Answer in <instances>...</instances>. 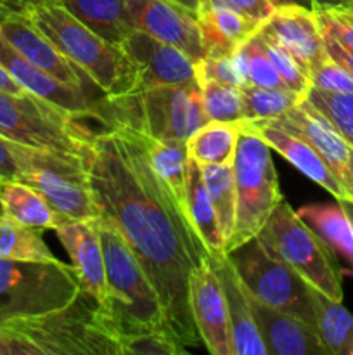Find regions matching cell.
Masks as SVG:
<instances>
[{
    "label": "cell",
    "mask_w": 353,
    "mask_h": 355,
    "mask_svg": "<svg viewBox=\"0 0 353 355\" xmlns=\"http://www.w3.org/2000/svg\"><path fill=\"white\" fill-rule=\"evenodd\" d=\"M99 217L113 222L156 288L172 335L199 345L189 276L208 259L203 241L149 165L141 139L123 125L96 130L87 155Z\"/></svg>",
    "instance_id": "obj_1"
},
{
    "label": "cell",
    "mask_w": 353,
    "mask_h": 355,
    "mask_svg": "<svg viewBox=\"0 0 353 355\" xmlns=\"http://www.w3.org/2000/svg\"><path fill=\"white\" fill-rule=\"evenodd\" d=\"M0 355H121L102 304L80 290L57 311L0 326Z\"/></svg>",
    "instance_id": "obj_2"
},
{
    "label": "cell",
    "mask_w": 353,
    "mask_h": 355,
    "mask_svg": "<svg viewBox=\"0 0 353 355\" xmlns=\"http://www.w3.org/2000/svg\"><path fill=\"white\" fill-rule=\"evenodd\" d=\"M97 220L106 269L102 309L118 342L142 331H168L172 335L158 291L135 253L113 222L102 217Z\"/></svg>",
    "instance_id": "obj_3"
},
{
    "label": "cell",
    "mask_w": 353,
    "mask_h": 355,
    "mask_svg": "<svg viewBox=\"0 0 353 355\" xmlns=\"http://www.w3.org/2000/svg\"><path fill=\"white\" fill-rule=\"evenodd\" d=\"M23 12L92 80L104 99L134 94L135 71L118 45L104 40L57 2L26 7Z\"/></svg>",
    "instance_id": "obj_4"
},
{
    "label": "cell",
    "mask_w": 353,
    "mask_h": 355,
    "mask_svg": "<svg viewBox=\"0 0 353 355\" xmlns=\"http://www.w3.org/2000/svg\"><path fill=\"white\" fill-rule=\"evenodd\" d=\"M102 125H123L158 141L185 142L208 121L197 82L158 85L100 101Z\"/></svg>",
    "instance_id": "obj_5"
},
{
    "label": "cell",
    "mask_w": 353,
    "mask_h": 355,
    "mask_svg": "<svg viewBox=\"0 0 353 355\" xmlns=\"http://www.w3.org/2000/svg\"><path fill=\"white\" fill-rule=\"evenodd\" d=\"M256 239L270 255L300 274L308 286L343 302L341 269L334 252L289 203L282 200L273 208Z\"/></svg>",
    "instance_id": "obj_6"
},
{
    "label": "cell",
    "mask_w": 353,
    "mask_h": 355,
    "mask_svg": "<svg viewBox=\"0 0 353 355\" xmlns=\"http://www.w3.org/2000/svg\"><path fill=\"white\" fill-rule=\"evenodd\" d=\"M235 220L225 253L253 241L284 200L270 148L258 135L241 130L234 158Z\"/></svg>",
    "instance_id": "obj_7"
},
{
    "label": "cell",
    "mask_w": 353,
    "mask_h": 355,
    "mask_svg": "<svg viewBox=\"0 0 353 355\" xmlns=\"http://www.w3.org/2000/svg\"><path fill=\"white\" fill-rule=\"evenodd\" d=\"M0 135L16 144L66 155L85 156L96 130L31 94L0 90Z\"/></svg>",
    "instance_id": "obj_8"
},
{
    "label": "cell",
    "mask_w": 353,
    "mask_h": 355,
    "mask_svg": "<svg viewBox=\"0 0 353 355\" xmlns=\"http://www.w3.org/2000/svg\"><path fill=\"white\" fill-rule=\"evenodd\" d=\"M14 151L21 168L17 180L38 191L57 214L73 220L99 218L87 168L89 153L66 155L16 142Z\"/></svg>",
    "instance_id": "obj_9"
},
{
    "label": "cell",
    "mask_w": 353,
    "mask_h": 355,
    "mask_svg": "<svg viewBox=\"0 0 353 355\" xmlns=\"http://www.w3.org/2000/svg\"><path fill=\"white\" fill-rule=\"evenodd\" d=\"M80 290L75 270L64 262L0 259V326L66 307Z\"/></svg>",
    "instance_id": "obj_10"
},
{
    "label": "cell",
    "mask_w": 353,
    "mask_h": 355,
    "mask_svg": "<svg viewBox=\"0 0 353 355\" xmlns=\"http://www.w3.org/2000/svg\"><path fill=\"white\" fill-rule=\"evenodd\" d=\"M239 279L253 300L275 311L296 315L315 326L311 286L289 266L270 255L258 239L228 253Z\"/></svg>",
    "instance_id": "obj_11"
},
{
    "label": "cell",
    "mask_w": 353,
    "mask_h": 355,
    "mask_svg": "<svg viewBox=\"0 0 353 355\" xmlns=\"http://www.w3.org/2000/svg\"><path fill=\"white\" fill-rule=\"evenodd\" d=\"M135 71V92L158 85L194 83L196 61L173 45L141 30H134L120 44Z\"/></svg>",
    "instance_id": "obj_12"
},
{
    "label": "cell",
    "mask_w": 353,
    "mask_h": 355,
    "mask_svg": "<svg viewBox=\"0 0 353 355\" xmlns=\"http://www.w3.org/2000/svg\"><path fill=\"white\" fill-rule=\"evenodd\" d=\"M127 14L134 30H141L173 45L199 61L206 55L196 14L172 0H127Z\"/></svg>",
    "instance_id": "obj_13"
},
{
    "label": "cell",
    "mask_w": 353,
    "mask_h": 355,
    "mask_svg": "<svg viewBox=\"0 0 353 355\" xmlns=\"http://www.w3.org/2000/svg\"><path fill=\"white\" fill-rule=\"evenodd\" d=\"M189 304L204 349L211 355H234L224 286L210 257L190 272Z\"/></svg>",
    "instance_id": "obj_14"
},
{
    "label": "cell",
    "mask_w": 353,
    "mask_h": 355,
    "mask_svg": "<svg viewBox=\"0 0 353 355\" xmlns=\"http://www.w3.org/2000/svg\"><path fill=\"white\" fill-rule=\"evenodd\" d=\"M270 121L305 139L345 186L353 205V148L343 135L307 99Z\"/></svg>",
    "instance_id": "obj_15"
},
{
    "label": "cell",
    "mask_w": 353,
    "mask_h": 355,
    "mask_svg": "<svg viewBox=\"0 0 353 355\" xmlns=\"http://www.w3.org/2000/svg\"><path fill=\"white\" fill-rule=\"evenodd\" d=\"M0 62L31 96L76 118L96 120L102 123L100 120V101L102 99H93L87 90L76 89L42 71L40 68L21 58L2 37H0Z\"/></svg>",
    "instance_id": "obj_16"
},
{
    "label": "cell",
    "mask_w": 353,
    "mask_h": 355,
    "mask_svg": "<svg viewBox=\"0 0 353 355\" xmlns=\"http://www.w3.org/2000/svg\"><path fill=\"white\" fill-rule=\"evenodd\" d=\"M0 37L21 55L40 68L42 71L48 73L54 78L68 83V85L83 89L89 92L87 87L93 85L92 80L73 64L33 23L26 17L24 12L10 14V16L0 19Z\"/></svg>",
    "instance_id": "obj_17"
},
{
    "label": "cell",
    "mask_w": 353,
    "mask_h": 355,
    "mask_svg": "<svg viewBox=\"0 0 353 355\" xmlns=\"http://www.w3.org/2000/svg\"><path fill=\"white\" fill-rule=\"evenodd\" d=\"M239 128L258 135L263 142L269 144L270 149L279 153L286 162L296 170H300L305 177L314 180L315 184L334 196L339 203H352V196L345 189L338 177L334 175L322 156L308 144L305 139L282 127H277L272 121H239Z\"/></svg>",
    "instance_id": "obj_18"
},
{
    "label": "cell",
    "mask_w": 353,
    "mask_h": 355,
    "mask_svg": "<svg viewBox=\"0 0 353 355\" xmlns=\"http://www.w3.org/2000/svg\"><path fill=\"white\" fill-rule=\"evenodd\" d=\"M55 234L71 259L80 288L102 304L106 300V269L99 220H73L64 217L55 227Z\"/></svg>",
    "instance_id": "obj_19"
},
{
    "label": "cell",
    "mask_w": 353,
    "mask_h": 355,
    "mask_svg": "<svg viewBox=\"0 0 353 355\" xmlns=\"http://www.w3.org/2000/svg\"><path fill=\"white\" fill-rule=\"evenodd\" d=\"M266 37L279 42L308 69L325 55L322 31L314 9L298 3L279 6L258 28Z\"/></svg>",
    "instance_id": "obj_20"
},
{
    "label": "cell",
    "mask_w": 353,
    "mask_h": 355,
    "mask_svg": "<svg viewBox=\"0 0 353 355\" xmlns=\"http://www.w3.org/2000/svg\"><path fill=\"white\" fill-rule=\"evenodd\" d=\"M249 302H251L253 318H255L260 335L265 343L266 354L329 355L314 324L296 318V315L266 307V305L253 300L251 297H249Z\"/></svg>",
    "instance_id": "obj_21"
},
{
    "label": "cell",
    "mask_w": 353,
    "mask_h": 355,
    "mask_svg": "<svg viewBox=\"0 0 353 355\" xmlns=\"http://www.w3.org/2000/svg\"><path fill=\"white\" fill-rule=\"evenodd\" d=\"M211 259V257H210ZM221 286H224L225 304H227L228 326H230L232 354L234 355H269L265 343L258 331L255 318H253L251 302L244 290V284L239 279L234 262L228 255L220 259H211Z\"/></svg>",
    "instance_id": "obj_22"
},
{
    "label": "cell",
    "mask_w": 353,
    "mask_h": 355,
    "mask_svg": "<svg viewBox=\"0 0 353 355\" xmlns=\"http://www.w3.org/2000/svg\"><path fill=\"white\" fill-rule=\"evenodd\" d=\"M196 17L206 55L232 54L260 28V24L239 12L227 0H199Z\"/></svg>",
    "instance_id": "obj_23"
},
{
    "label": "cell",
    "mask_w": 353,
    "mask_h": 355,
    "mask_svg": "<svg viewBox=\"0 0 353 355\" xmlns=\"http://www.w3.org/2000/svg\"><path fill=\"white\" fill-rule=\"evenodd\" d=\"M185 198H187V218L190 225L203 241L208 255L211 259H220L225 253V239L218 224L217 211L208 194L203 172L199 163L187 158L185 166Z\"/></svg>",
    "instance_id": "obj_24"
},
{
    "label": "cell",
    "mask_w": 353,
    "mask_h": 355,
    "mask_svg": "<svg viewBox=\"0 0 353 355\" xmlns=\"http://www.w3.org/2000/svg\"><path fill=\"white\" fill-rule=\"evenodd\" d=\"M0 210L19 224L38 231H55L64 218L38 191L21 180H3L0 184Z\"/></svg>",
    "instance_id": "obj_25"
},
{
    "label": "cell",
    "mask_w": 353,
    "mask_h": 355,
    "mask_svg": "<svg viewBox=\"0 0 353 355\" xmlns=\"http://www.w3.org/2000/svg\"><path fill=\"white\" fill-rule=\"evenodd\" d=\"M57 3L118 47L134 31L127 14V0H57Z\"/></svg>",
    "instance_id": "obj_26"
},
{
    "label": "cell",
    "mask_w": 353,
    "mask_h": 355,
    "mask_svg": "<svg viewBox=\"0 0 353 355\" xmlns=\"http://www.w3.org/2000/svg\"><path fill=\"white\" fill-rule=\"evenodd\" d=\"M130 128V127H128ZM134 130V128H132ZM141 139L142 146L147 155L149 165L156 175L163 180L166 189L173 196L175 203L187 217V198H185V166H187V148L182 141H158L149 135L134 130ZM189 220V218H187Z\"/></svg>",
    "instance_id": "obj_27"
},
{
    "label": "cell",
    "mask_w": 353,
    "mask_h": 355,
    "mask_svg": "<svg viewBox=\"0 0 353 355\" xmlns=\"http://www.w3.org/2000/svg\"><path fill=\"white\" fill-rule=\"evenodd\" d=\"M315 329L329 355H353V314L343 305L325 297L320 291L310 290Z\"/></svg>",
    "instance_id": "obj_28"
},
{
    "label": "cell",
    "mask_w": 353,
    "mask_h": 355,
    "mask_svg": "<svg viewBox=\"0 0 353 355\" xmlns=\"http://www.w3.org/2000/svg\"><path fill=\"white\" fill-rule=\"evenodd\" d=\"M298 215L327 243L332 252L341 255L353 270V220L346 208L338 205H307Z\"/></svg>",
    "instance_id": "obj_29"
},
{
    "label": "cell",
    "mask_w": 353,
    "mask_h": 355,
    "mask_svg": "<svg viewBox=\"0 0 353 355\" xmlns=\"http://www.w3.org/2000/svg\"><path fill=\"white\" fill-rule=\"evenodd\" d=\"M241 128L239 123L206 121L185 141L187 158L199 165L234 163Z\"/></svg>",
    "instance_id": "obj_30"
},
{
    "label": "cell",
    "mask_w": 353,
    "mask_h": 355,
    "mask_svg": "<svg viewBox=\"0 0 353 355\" xmlns=\"http://www.w3.org/2000/svg\"><path fill=\"white\" fill-rule=\"evenodd\" d=\"M0 259L21 262H61L45 245L42 231L19 224L0 210Z\"/></svg>",
    "instance_id": "obj_31"
},
{
    "label": "cell",
    "mask_w": 353,
    "mask_h": 355,
    "mask_svg": "<svg viewBox=\"0 0 353 355\" xmlns=\"http://www.w3.org/2000/svg\"><path fill=\"white\" fill-rule=\"evenodd\" d=\"M242 120L241 121H270L279 118L291 107L305 101L300 94L287 87H241Z\"/></svg>",
    "instance_id": "obj_32"
},
{
    "label": "cell",
    "mask_w": 353,
    "mask_h": 355,
    "mask_svg": "<svg viewBox=\"0 0 353 355\" xmlns=\"http://www.w3.org/2000/svg\"><path fill=\"white\" fill-rule=\"evenodd\" d=\"M203 172L208 194L217 211L218 224L224 234L225 245L230 239L235 220V179L234 163L225 165H199Z\"/></svg>",
    "instance_id": "obj_33"
},
{
    "label": "cell",
    "mask_w": 353,
    "mask_h": 355,
    "mask_svg": "<svg viewBox=\"0 0 353 355\" xmlns=\"http://www.w3.org/2000/svg\"><path fill=\"white\" fill-rule=\"evenodd\" d=\"M256 35H258L266 55H269L273 68H275L277 73H279L284 85L307 99L308 92H310L311 89L310 71H308L307 66H305L300 59L294 58L286 47H282V45H280L279 42L273 40V38L266 37V35L262 33L260 30L256 31Z\"/></svg>",
    "instance_id": "obj_34"
},
{
    "label": "cell",
    "mask_w": 353,
    "mask_h": 355,
    "mask_svg": "<svg viewBox=\"0 0 353 355\" xmlns=\"http://www.w3.org/2000/svg\"><path fill=\"white\" fill-rule=\"evenodd\" d=\"M199 90L208 121L239 123L242 120V97L239 87L204 82L199 85Z\"/></svg>",
    "instance_id": "obj_35"
},
{
    "label": "cell",
    "mask_w": 353,
    "mask_h": 355,
    "mask_svg": "<svg viewBox=\"0 0 353 355\" xmlns=\"http://www.w3.org/2000/svg\"><path fill=\"white\" fill-rule=\"evenodd\" d=\"M307 101L353 148V92L334 94L311 87Z\"/></svg>",
    "instance_id": "obj_36"
},
{
    "label": "cell",
    "mask_w": 353,
    "mask_h": 355,
    "mask_svg": "<svg viewBox=\"0 0 353 355\" xmlns=\"http://www.w3.org/2000/svg\"><path fill=\"white\" fill-rule=\"evenodd\" d=\"M121 355H183L189 349L176 342L168 331H142L125 336L120 342Z\"/></svg>",
    "instance_id": "obj_37"
},
{
    "label": "cell",
    "mask_w": 353,
    "mask_h": 355,
    "mask_svg": "<svg viewBox=\"0 0 353 355\" xmlns=\"http://www.w3.org/2000/svg\"><path fill=\"white\" fill-rule=\"evenodd\" d=\"M317 14L320 31L331 35L341 44L353 47V0L311 7Z\"/></svg>",
    "instance_id": "obj_38"
},
{
    "label": "cell",
    "mask_w": 353,
    "mask_h": 355,
    "mask_svg": "<svg viewBox=\"0 0 353 355\" xmlns=\"http://www.w3.org/2000/svg\"><path fill=\"white\" fill-rule=\"evenodd\" d=\"M241 47L244 51L246 62H248V83L246 85L286 87L277 69L273 68L270 58L266 55L258 35L255 33L253 37H249Z\"/></svg>",
    "instance_id": "obj_39"
},
{
    "label": "cell",
    "mask_w": 353,
    "mask_h": 355,
    "mask_svg": "<svg viewBox=\"0 0 353 355\" xmlns=\"http://www.w3.org/2000/svg\"><path fill=\"white\" fill-rule=\"evenodd\" d=\"M196 78L197 85L204 82L227 83V85L239 87V89L246 85L244 78L235 64L234 54L204 55L203 59L196 61Z\"/></svg>",
    "instance_id": "obj_40"
},
{
    "label": "cell",
    "mask_w": 353,
    "mask_h": 355,
    "mask_svg": "<svg viewBox=\"0 0 353 355\" xmlns=\"http://www.w3.org/2000/svg\"><path fill=\"white\" fill-rule=\"evenodd\" d=\"M308 71H310V82L314 89L334 94L353 92V76L338 62L332 61L327 52L324 58L310 66Z\"/></svg>",
    "instance_id": "obj_41"
},
{
    "label": "cell",
    "mask_w": 353,
    "mask_h": 355,
    "mask_svg": "<svg viewBox=\"0 0 353 355\" xmlns=\"http://www.w3.org/2000/svg\"><path fill=\"white\" fill-rule=\"evenodd\" d=\"M227 2L256 24H262L263 21L269 19L270 14L279 7L277 0H227Z\"/></svg>",
    "instance_id": "obj_42"
},
{
    "label": "cell",
    "mask_w": 353,
    "mask_h": 355,
    "mask_svg": "<svg viewBox=\"0 0 353 355\" xmlns=\"http://www.w3.org/2000/svg\"><path fill=\"white\" fill-rule=\"evenodd\" d=\"M322 42H324V49L329 58L338 62L341 68H345L353 76V47L341 44V42L336 40L331 35L324 33V31H322Z\"/></svg>",
    "instance_id": "obj_43"
},
{
    "label": "cell",
    "mask_w": 353,
    "mask_h": 355,
    "mask_svg": "<svg viewBox=\"0 0 353 355\" xmlns=\"http://www.w3.org/2000/svg\"><path fill=\"white\" fill-rule=\"evenodd\" d=\"M19 173L21 168L16 151H14V142L0 135V177L3 180H17Z\"/></svg>",
    "instance_id": "obj_44"
},
{
    "label": "cell",
    "mask_w": 353,
    "mask_h": 355,
    "mask_svg": "<svg viewBox=\"0 0 353 355\" xmlns=\"http://www.w3.org/2000/svg\"><path fill=\"white\" fill-rule=\"evenodd\" d=\"M0 90L2 92H9V94H16V96H24V94H30L26 92L23 85L10 75L9 71L6 69V66L0 62Z\"/></svg>",
    "instance_id": "obj_45"
},
{
    "label": "cell",
    "mask_w": 353,
    "mask_h": 355,
    "mask_svg": "<svg viewBox=\"0 0 353 355\" xmlns=\"http://www.w3.org/2000/svg\"><path fill=\"white\" fill-rule=\"evenodd\" d=\"M24 7L17 0H0V19L10 16V14L23 12Z\"/></svg>",
    "instance_id": "obj_46"
},
{
    "label": "cell",
    "mask_w": 353,
    "mask_h": 355,
    "mask_svg": "<svg viewBox=\"0 0 353 355\" xmlns=\"http://www.w3.org/2000/svg\"><path fill=\"white\" fill-rule=\"evenodd\" d=\"M341 0H277L279 6H284V3H298V6L305 7H315V6H327V3H338Z\"/></svg>",
    "instance_id": "obj_47"
},
{
    "label": "cell",
    "mask_w": 353,
    "mask_h": 355,
    "mask_svg": "<svg viewBox=\"0 0 353 355\" xmlns=\"http://www.w3.org/2000/svg\"><path fill=\"white\" fill-rule=\"evenodd\" d=\"M172 2L179 3V6L185 7L187 10H190L192 14L197 12V7H199V0H172Z\"/></svg>",
    "instance_id": "obj_48"
},
{
    "label": "cell",
    "mask_w": 353,
    "mask_h": 355,
    "mask_svg": "<svg viewBox=\"0 0 353 355\" xmlns=\"http://www.w3.org/2000/svg\"><path fill=\"white\" fill-rule=\"evenodd\" d=\"M17 2L21 3V6L26 9V7H31V6H42V3H52V2H57V0H17Z\"/></svg>",
    "instance_id": "obj_49"
},
{
    "label": "cell",
    "mask_w": 353,
    "mask_h": 355,
    "mask_svg": "<svg viewBox=\"0 0 353 355\" xmlns=\"http://www.w3.org/2000/svg\"><path fill=\"white\" fill-rule=\"evenodd\" d=\"M341 205L346 208V211H348V215L352 217V220H353V205L352 203H341Z\"/></svg>",
    "instance_id": "obj_50"
},
{
    "label": "cell",
    "mask_w": 353,
    "mask_h": 355,
    "mask_svg": "<svg viewBox=\"0 0 353 355\" xmlns=\"http://www.w3.org/2000/svg\"><path fill=\"white\" fill-rule=\"evenodd\" d=\"M3 182V179H2V177H0V184H2Z\"/></svg>",
    "instance_id": "obj_51"
}]
</instances>
